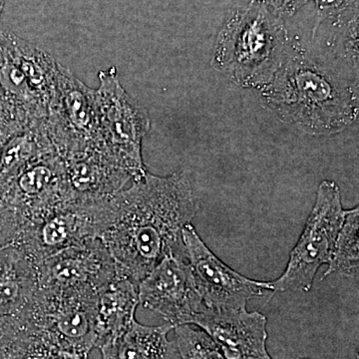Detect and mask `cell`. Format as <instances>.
Listing matches in <instances>:
<instances>
[{"instance_id": "1", "label": "cell", "mask_w": 359, "mask_h": 359, "mask_svg": "<svg viewBox=\"0 0 359 359\" xmlns=\"http://www.w3.org/2000/svg\"><path fill=\"white\" fill-rule=\"evenodd\" d=\"M200 205L185 172L145 174L106 205L100 240L117 273L138 283L169 255L184 252L182 231Z\"/></svg>"}, {"instance_id": "2", "label": "cell", "mask_w": 359, "mask_h": 359, "mask_svg": "<svg viewBox=\"0 0 359 359\" xmlns=\"http://www.w3.org/2000/svg\"><path fill=\"white\" fill-rule=\"evenodd\" d=\"M269 109L309 134L339 133L358 116L351 87L304 55L287 54L273 80L262 88Z\"/></svg>"}, {"instance_id": "3", "label": "cell", "mask_w": 359, "mask_h": 359, "mask_svg": "<svg viewBox=\"0 0 359 359\" xmlns=\"http://www.w3.org/2000/svg\"><path fill=\"white\" fill-rule=\"evenodd\" d=\"M287 54L282 18L252 0L233 14L222 30L212 65L238 85L263 88L273 80Z\"/></svg>"}, {"instance_id": "4", "label": "cell", "mask_w": 359, "mask_h": 359, "mask_svg": "<svg viewBox=\"0 0 359 359\" xmlns=\"http://www.w3.org/2000/svg\"><path fill=\"white\" fill-rule=\"evenodd\" d=\"M95 89L99 134L104 147L133 181L147 173L142 141L151 127L148 111L125 91L115 67L98 73Z\"/></svg>"}, {"instance_id": "5", "label": "cell", "mask_w": 359, "mask_h": 359, "mask_svg": "<svg viewBox=\"0 0 359 359\" xmlns=\"http://www.w3.org/2000/svg\"><path fill=\"white\" fill-rule=\"evenodd\" d=\"M346 212L337 183L327 180L321 182L313 211L299 242L290 252L287 269L280 278L269 282L271 292L311 290L318 269L332 261Z\"/></svg>"}, {"instance_id": "6", "label": "cell", "mask_w": 359, "mask_h": 359, "mask_svg": "<svg viewBox=\"0 0 359 359\" xmlns=\"http://www.w3.org/2000/svg\"><path fill=\"white\" fill-rule=\"evenodd\" d=\"M96 299L97 292L90 290L39 289L18 318L66 351L89 359L96 344Z\"/></svg>"}, {"instance_id": "7", "label": "cell", "mask_w": 359, "mask_h": 359, "mask_svg": "<svg viewBox=\"0 0 359 359\" xmlns=\"http://www.w3.org/2000/svg\"><path fill=\"white\" fill-rule=\"evenodd\" d=\"M44 124L60 159L90 146H104L99 134L95 89L60 63Z\"/></svg>"}, {"instance_id": "8", "label": "cell", "mask_w": 359, "mask_h": 359, "mask_svg": "<svg viewBox=\"0 0 359 359\" xmlns=\"http://www.w3.org/2000/svg\"><path fill=\"white\" fill-rule=\"evenodd\" d=\"M185 256L195 285L208 309L247 308L248 302L271 292L269 283L250 280L219 259L192 224L182 231Z\"/></svg>"}, {"instance_id": "9", "label": "cell", "mask_w": 359, "mask_h": 359, "mask_svg": "<svg viewBox=\"0 0 359 359\" xmlns=\"http://www.w3.org/2000/svg\"><path fill=\"white\" fill-rule=\"evenodd\" d=\"M139 302L174 327L189 325L204 306L189 268L185 249L165 257L138 283Z\"/></svg>"}, {"instance_id": "10", "label": "cell", "mask_w": 359, "mask_h": 359, "mask_svg": "<svg viewBox=\"0 0 359 359\" xmlns=\"http://www.w3.org/2000/svg\"><path fill=\"white\" fill-rule=\"evenodd\" d=\"M116 273L114 259L100 238L72 245L37 264L40 290L98 292Z\"/></svg>"}, {"instance_id": "11", "label": "cell", "mask_w": 359, "mask_h": 359, "mask_svg": "<svg viewBox=\"0 0 359 359\" xmlns=\"http://www.w3.org/2000/svg\"><path fill=\"white\" fill-rule=\"evenodd\" d=\"M107 202L62 208L27 229L16 245L39 264L60 250L100 238Z\"/></svg>"}, {"instance_id": "12", "label": "cell", "mask_w": 359, "mask_h": 359, "mask_svg": "<svg viewBox=\"0 0 359 359\" xmlns=\"http://www.w3.org/2000/svg\"><path fill=\"white\" fill-rule=\"evenodd\" d=\"M189 325L207 332L228 359H271L266 347L268 318L259 311L203 306Z\"/></svg>"}, {"instance_id": "13", "label": "cell", "mask_w": 359, "mask_h": 359, "mask_svg": "<svg viewBox=\"0 0 359 359\" xmlns=\"http://www.w3.org/2000/svg\"><path fill=\"white\" fill-rule=\"evenodd\" d=\"M60 160L75 204L106 202L133 182L131 175L115 162L103 146H90Z\"/></svg>"}, {"instance_id": "14", "label": "cell", "mask_w": 359, "mask_h": 359, "mask_svg": "<svg viewBox=\"0 0 359 359\" xmlns=\"http://www.w3.org/2000/svg\"><path fill=\"white\" fill-rule=\"evenodd\" d=\"M0 111L18 132L43 122L47 117L46 104L33 91L1 42Z\"/></svg>"}, {"instance_id": "15", "label": "cell", "mask_w": 359, "mask_h": 359, "mask_svg": "<svg viewBox=\"0 0 359 359\" xmlns=\"http://www.w3.org/2000/svg\"><path fill=\"white\" fill-rule=\"evenodd\" d=\"M138 283L117 273L97 292L95 348L115 339L135 320L138 308Z\"/></svg>"}, {"instance_id": "16", "label": "cell", "mask_w": 359, "mask_h": 359, "mask_svg": "<svg viewBox=\"0 0 359 359\" xmlns=\"http://www.w3.org/2000/svg\"><path fill=\"white\" fill-rule=\"evenodd\" d=\"M37 290V264L32 257L16 245L0 249V316H20Z\"/></svg>"}, {"instance_id": "17", "label": "cell", "mask_w": 359, "mask_h": 359, "mask_svg": "<svg viewBox=\"0 0 359 359\" xmlns=\"http://www.w3.org/2000/svg\"><path fill=\"white\" fill-rule=\"evenodd\" d=\"M170 323L149 327L136 318L124 332L99 347L102 359H173L176 347L168 339Z\"/></svg>"}, {"instance_id": "18", "label": "cell", "mask_w": 359, "mask_h": 359, "mask_svg": "<svg viewBox=\"0 0 359 359\" xmlns=\"http://www.w3.org/2000/svg\"><path fill=\"white\" fill-rule=\"evenodd\" d=\"M0 42L48 109L55 88L59 63L50 54L13 32H0Z\"/></svg>"}, {"instance_id": "19", "label": "cell", "mask_w": 359, "mask_h": 359, "mask_svg": "<svg viewBox=\"0 0 359 359\" xmlns=\"http://www.w3.org/2000/svg\"><path fill=\"white\" fill-rule=\"evenodd\" d=\"M359 209L346 210L344 223L335 241L334 254L328 269L321 280L328 276L337 275L353 278L358 275L359 268Z\"/></svg>"}, {"instance_id": "20", "label": "cell", "mask_w": 359, "mask_h": 359, "mask_svg": "<svg viewBox=\"0 0 359 359\" xmlns=\"http://www.w3.org/2000/svg\"><path fill=\"white\" fill-rule=\"evenodd\" d=\"M6 359H85L70 353L56 344L43 332L23 325L22 330L13 342Z\"/></svg>"}, {"instance_id": "21", "label": "cell", "mask_w": 359, "mask_h": 359, "mask_svg": "<svg viewBox=\"0 0 359 359\" xmlns=\"http://www.w3.org/2000/svg\"><path fill=\"white\" fill-rule=\"evenodd\" d=\"M174 332L175 347L181 359H228L202 328L181 325H176Z\"/></svg>"}, {"instance_id": "22", "label": "cell", "mask_w": 359, "mask_h": 359, "mask_svg": "<svg viewBox=\"0 0 359 359\" xmlns=\"http://www.w3.org/2000/svg\"><path fill=\"white\" fill-rule=\"evenodd\" d=\"M18 316H0V359H6L7 351L22 330Z\"/></svg>"}, {"instance_id": "23", "label": "cell", "mask_w": 359, "mask_h": 359, "mask_svg": "<svg viewBox=\"0 0 359 359\" xmlns=\"http://www.w3.org/2000/svg\"><path fill=\"white\" fill-rule=\"evenodd\" d=\"M278 18L292 16L308 0H257Z\"/></svg>"}, {"instance_id": "24", "label": "cell", "mask_w": 359, "mask_h": 359, "mask_svg": "<svg viewBox=\"0 0 359 359\" xmlns=\"http://www.w3.org/2000/svg\"><path fill=\"white\" fill-rule=\"evenodd\" d=\"M318 8L327 13H339L348 6V0H313Z\"/></svg>"}, {"instance_id": "25", "label": "cell", "mask_w": 359, "mask_h": 359, "mask_svg": "<svg viewBox=\"0 0 359 359\" xmlns=\"http://www.w3.org/2000/svg\"><path fill=\"white\" fill-rule=\"evenodd\" d=\"M16 133H18V130L14 128L13 124L6 119V116L2 114L1 111H0V134L6 137V139H9Z\"/></svg>"}, {"instance_id": "26", "label": "cell", "mask_w": 359, "mask_h": 359, "mask_svg": "<svg viewBox=\"0 0 359 359\" xmlns=\"http://www.w3.org/2000/svg\"><path fill=\"white\" fill-rule=\"evenodd\" d=\"M13 235L0 224V249L6 247V245H13Z\"/></svg>"}, {"instance_id": "27", "label": "cell", "mask_w": 359, "mask_h": 359, "mask_svg": "<svg viewBox=\"0 0 359 359\" xmlns=\"http://www.w3.org/2000/svg\"><path fill=\"white\" fill-rule=\"evenodd\" d=\"M7 140H8V139H6V137L2 136V135L0 134V149H1L4 144L6 143Z\"/></svg>"}, {"instance_id": "28", "label": "cell", "mask_w": 359, "mask_h": 359, "mask_svg": "<svg viewBox=\"0 0 359 359\" xmlns=\"http://www.w3.org/2000/svg\"><path fill=\"white\" fill-rule=\"evenodd\" d=\"M4 2L6 0H0V18H1L2 11H4Z\"/></svg>"}]
</instances>
